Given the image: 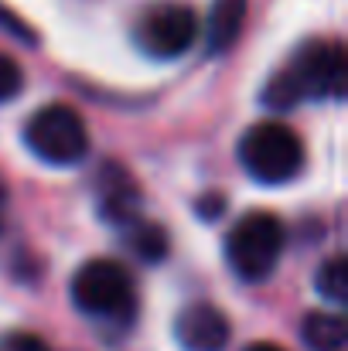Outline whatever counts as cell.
Instances as JSON below:
<instances>
[{
    "mask_svg": "<svg viewBox=\"0 0 348 351\" xmlns=\"http://www.w3.org/2000/svg\"><path fill=\"white\" fill-rule=\"evenodd\" d=\"M100 215L113 226H133L140 219V188L130 171L110 164L100 174Z\"/></svg>",
    "mask_w": 348,
    "mask_h": 351,
    "instance_id": "ba28073f",
    "label": "cell"
},
{
    "mask_svg": "<svg viewBox=\"0 0 348 351\" xmlns=\"http://www.w3.org/2000/svg\"><path fill=\"white\" fill-rule=\"evenodd\" d=\"M246 21V0H216L209 14V51H229Z\"/></svg>",
    "mask_w": 348,
    "mask_h": 351,
    "instance_id": "30bf717a",
    "label": "cell"
},
{
    "mask_svg": "<svg viewBox=\"0 0 348 351\" xmlns=\"http://www.w3.org/2000/svg\"><path fill=\"white\" fill-rule=\"evenodd\" d=\"M3 212H7V184L0 181V232H3Z\"/></svg>",
    "mask_w": 348,
    "mask_h": 351,
    "instance_id": "9a60e30c",
    "label": "cell"
},
{
    "mask_svg": "<svg viewBox=\"0 0 348 351\" xmlns=\"http://www.w3.org/2000/svg\"><path fill=\"white\" fill-rule=\"evenodd\" d=\"M130 235H126V242L133 245V252L143 259V263H161L164 256H167V232L161 229V226H154V222H133V226H126Z\"/></svg>",
    "mask_w": 348,
    "mask_h": 351,
    "instance_id": "8fae6325",
    "label": "cell"
},
{
    "mask_svg": "<svg viewBox=\"0 0 348 351\" xmlns=\"http://www.w3.org/2000/svg\"><path fill=\"white\" fill-rule=\"evenodd\" d=\"M174 338L185 351H226L232 338L229 317L216 304H192L174 317Z\"/></svg>",
    "mask_w": 348,
    "mask_h": 351,
    "instance_id": "52a82bcc",
    "label": "cell"
},
{
    "mask_svg": "<svg viewBox=\"0 0 348 351\" xmlns=\"http://www.w3.org/2000/svg\"><path fill=\"white\" fill-rule=\"evenodd\" d=\"M301 338L308 351H348L345 317L332 311H311L301 324Z\"/></svg>",
    "mask_w": 348,
    "mask_h": 351,
    "instance_id": "9c48e42d",
    "label": "cell"
},
{
    "mask_svg": "<svg viewBox=\"0 0 348 351\" xmlns=\"http://www.w3.org/2000/svg\"><path fill=\"white\" fill-rule=\"evenodd\" d=\"M239 164L259 184H287L304 167V143L287 123L259 119L239 140Z\"/></svg>",
    "mask_w": 348,
    "mask_h": 351,
    "instance_id": "7a4b0ae2",
    "label": "cell"
},
{
    "mask_svg": "<svg viewBox=\"0 0 348 351\" xmlns=\"http://www.w3.org/2000/svg\"><path fill=\"white\" fill-rule=\"evenodd\" d=\"M318 293L332 304H345L348 297V273H345V256H332L328 263H321L318 280H314Z\"/></svg>",
    "mask_w": 348,
    "mask_h": 351,
    "instance_id": "7c38bea8",
    "label": "cell"
},
{
    "mask_svg": "<svg viewBox=\"0 0 348 351\" xmlns=\"http://www.w3.org/2000/svg\"><path fill=\"white\" fill-rule=\"evenodd\" d=\"M21 86H24L21 65H17L7 51H0V103H10V99L21 93Z\"/></svg>",
    "mask_w": 348,
    "mask_h": 351,
    "instance_id": "4fadbf2b",
    "label": "cell"
},
{
    "mask_svg": "<svg viewBox=\"0 0 348 351\" xmlns=\"http://www.w3.org/2000/svg\"><path fill=\"white\" fill-rule=\"evenodd\" d=\"M345 55L338 41H308L297 55L266 82L263 103L270 110H290L301 99H342Z\"/></svg>",
    "mask_w": 348,
    "mask_h": 351,
    "instance_id": "6da1fadb",
    "label": "cell"
},
{
    "mask_svg": "<svg viewBox=\"0 0 348 351\" xmlns=\"http://www.w3.org/2000/svg\"><path fill=\"white\" fill-rule=\"evenodd\" d=\"M0 351H51V348L31 331H7L0 338Z\"/></svg>",
    "mask_w": 348,
    "mask_h": 351,
    "instance_id": "5bb4252c",
    "label": "cell"
},
{
    "mask_svg": "<svg viewBox=\"0 0 348 351\" xmlns=\"http://www.w3.org/2000/svg\"><path fill=\"white\" fill-rule=\"evenodd\" d=\"M283 242V222L273 212H246L226 235V263L239 280L259 283L277 269Z\"/></svg>",
    "mask_w": 348,
    "mask_h": 351,
    "instance_id": "3957f363",
    "label": "cell"
},
{
    "mask_svg": "<svg viewBox=\"0 0 348 351\" xmlns=\"http://www.w3.org/2000/svg\"><path fill=\"white\" fill-rule=\"evenodd\" d=\"M72 304L100 321H126L137 304L126 266L106 256L82 263L72 276Z\"/></svg>",
    "mask_w": 348,
    "mask_h": 351,
    "instance_id": "277c9868",
    "label": "cell"
},
{
    "mask_svg": "<svg viewBox=\"0 0 348 351\" xmlns=\"http://www.w3.org/2000/svg\"><path fill=\"white\" fill-rule=\"evenodd\" d=\"M133 38H137V48L147 58L171 62V58H181L195 45L198 17L185 3H157V7L140 14V21L133 27Z\"/></svg>",
    "mask_w": 348,
    "mask_h": 351,
    "instance_id": "8992f818",
    "label": "cell"
},
{
    "mask_svg": "<svg viewBox=\"0 0 348 351\" xmlns=\"http://www.w3.org/2000/svg\"><path fill=\"white\" fill-rule=\"evenodd\" d=\"M24 143L27 150L55 167H72L89 154V130L86 119L65 103L41 106L24 123Z\"/></svg>",
    "mask_w": 348,
    "mask_h": 351,
    "instance_id": "5b68a950",
    "label": "cell"
},
{
    "mask_svg": "<svg viewBox=\"0 0 348 351\" xmlns=\"http://www.w3.org/2000/svg\"><path fill=\"white\" fill-rule=\"evenodd\" d=\"M246 351H283L280 345H273V341H256V345H249Z\"/></svg>",
    "mask_w": 348,
    "mask_h": 351,
    "instance_id": "2e32d148",
    "label": "cell"
}]
</instances>
